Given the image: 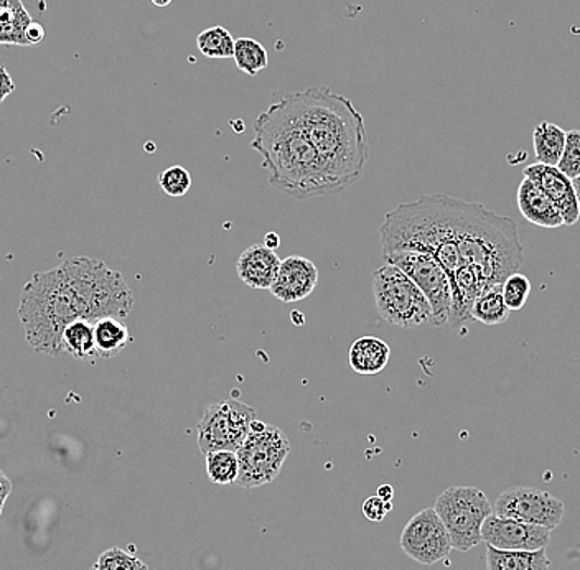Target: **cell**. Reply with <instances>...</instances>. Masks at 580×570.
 Returning a JSON list of instances; mask_svg holds the SVG:
<instances>
[{
  "label": "cell",
  "mask_w": 580,
  "mask_h": 570,
  "mask_svg": "<svg viewBox=\"0 0 580 570\" xmlns=\"http://www.w3.org/2000/svg\"><path fill=\"white\" fill-rule=\"evenodd\" d=\"M132 307L134 294L121 272L92 257H71L25 283L19 318L35 351L60 356L61 333L71 322L125 320Z\"/></svg>",
  "instance_id": "obj_1"
},
{
  "label": "cell",
  "mask_w": 580,
  "mask_h": 570,
  "mask_svg": "<svg viewBox=\"0 0 580 570\" xmlns=\"http://www.w3.org/2000/svg\"><path fill=\"white\" fill-rule=\"evenodd\" d=\"M282 101L335 179L345 189L357 183L365 173L370 147L365 119L353 102L328 88H307Z\"/></svg>",
  "instance_id": "obj_2"
},
{
  "label": "cell",
  "mask_w": 580,
  "mask_h": 570,
  "mask_svg": "<svg viewBox=\"0 0 580 570\" xmlns=\"http://www.w3.org/2000/svg\"><path fill=\"white\" fill-rule=\"evenodd\" d=\"M251 149L263 156V167L270 172L269 183L280 193L307 199L347 190L335 179L282 99L257 116Z\"/></svg>",
  "instance_id": "obj_3"
},
{
  "label": "cell",
  "mask_w": 580,
  "mask_h": 570,
  "mask_svg": "<svg viewBox=\"0 0 580 570\" xmlns=\"http://www.w3.org/2000/svg\"><path fill=\"white\" fill-rule=\"evenodd\" d=\"M457 247L463 264L473 267L486 286L503 283L524 260L513 220L462 199L457 206Z\"/></svg>",
  "instance_id": "obj_4"
},
{
  "label": "cell",
  "mask_w": 580,
  "mask_h": 570,
  "mask_svg": "<svg viewBox=\"0 0 580 570\" xmlns=\"http://www.w3.org/2000/svg\"><path fill=\"white\" fill-rule=\"evenodd\" d=\"M373 295L379 317L399 328L431 324L432 308L421 289L399 267L386 263L373 274Z\"/></svg>",
  "instance_id": "obj_5"
},
{
  "label": "cell",
  "mask_w": 580,
  "mask_h": 570,
  "mask_svg": "<svg viewBox=\"0 0 580 570\" xmlns=\"http://www.w3.org/2000/svg\"><path fill=\"white\" fill-rule=\"evenodd\" d=\"M449 533L452 549L469 553L482 541V526L493 514L488 496L475 486H450L434 507Z\"/></svg>",
  "instance_id": "obj_6"
},
{
  "label": "cell",
  "mask_w": 580,
  "mask_h": 570,
  "mask_svg": "<svg viewBox=\"0 0 580 570\" xmlns=\"http://www.w3.org/2000/svg\"><path fill=\"white\" fill-rule=\"evenodd\" d=\"M289 453L290 442L286 434L276 425L256 419L251 424L246 439L237 450L240 462L237 485L251 489L273 482L282 470Z\"/></svg>",
  "instance_id": "obj_7"
},
{
  "label": "cell",
  "mask_w": 580,
  "mask_h": 570,
  "mask_svg": "<svg viewBox=\"0 0 580 570\" xmlns=\"http://www.w3.org/2000/svg\"><path fill=\"white\" fill-rule=\"evenodd\" d=\"M256 421V411L241 401L213 402L196 425V442L203 456L215 450L237 452Z\"/></svg>",
  "instance_id": "obj_8"
},
{
  "label": "cell",
  "mask_w": 580,
  "mask_h": 570,
  "mask_svg": "<svg viewBox=\"0 0 580 570\" xmlns=\"http://www.w3.org/2000/svg\"><path fill=\"white\" fill-rule=\"evenodd\" d=\"M385 263L399 267L421 289L432 308L431 325L444 327L449 324L452 307V291L446 270L434 257L415 251H395L383 254Z\"/></svg>",
  "instance_id": "obj_9"
},
{
  "label": "cell",
  "mask_w": 580,
  "mask_h": 570,
  "mask_svg": "<svg viewBox=\"0 0 580 570\" xmlns=\"http://www.w3.org/2000/svg\"><path fill=\"white\" fill-rule=\"evenodd\" d=\"M493 514L553 531L564 518V504L543 489L511 486L496 498Z\"/></svg>",
  "instance_id": "obj_10"
},
{
  "label": "cell",
  "mask_w": 580,
  "mask_h": 570,
  "mask_svg": "<svg viewBox=\"0 0 580 570\" xmlns=\"http://www.w3.org/2000/svg\"><path fill=\"white\" fill-rule=\"evenodd\" d=\"M399 544L406 556L422 566L443 562L452 553L449 533L434 508H425L409 520Z\"/></svg>",
  "instance_id": "obj_11"
},
{
  "label": "cell",
  "mask_w": 580,
  "mask_h": 570,
  "mask_svg": "<svg viewBox=\"0 0 580 570\" xmlns=\"http://www.w3.org/2000/svg\"><path fill=\"white\" fill-rule=\"evenodd\" d=\"M482 541L499 550H541L551 543V530L490 514L482 526Z\"/></svg>",
  "instance_id": "obj_12"
},
{
  "label": "cell",
  "mask_w": 580,
  "mask_h": 570,
  "mask_svg": "<svg viewBox=\"0 0 580 570\" xmlns=\"http://www.w3.org/2000/svg\"><path fill=\"white\" fill-rule=\"evenodd\" d=\"M318 283V269L311 259L289 256L280 260L279 269L270 286V294L283 304L304 301Z\"/></svg>",
  "instance_id": "obj_13"
},
{
  "label": "cell",
  "mask_w": 580,
  "mask_h": 570,
  "mask_svg": "<svg viewBox=\"0 0 580 570\" xmlns=\"http://www.w3.org/2000/svg\"><path fill=\"white\" fill-rule=\"evenodd\" d=\"M524 177L536 183L546 193L547 198L554 203L557 211L560 213L564 227H573L579 221L580 209L573 182L567 179L557 167L536 162L524 169Z\"/></svg>",
  "instance_id": "obj_14"
},
{
  "label": "cell",
  "mask_w": 580,
  "mask_h": 570,
  "mask_svg": "<svg viewBox=\"0 0 580 570\" xmlns=\"http://www.w3.org/2000/svg\"><path fill=\"white\" fill-rule=\"evenodd\" d=\"M279 266L280 257L273 250L264 244H253L238 259L237 272L247 288L267 291Z\"/></svg>",
  "instance_id": "obj_15"
},
{
  "label": "cell",
  "mask_w": 580,
  "mask_h": 570,
  "mask_svg": "<svg viewBox=\"0 0 580 570\" xmlns=\"http://www.w3.org/2000/svg\"><path fill=\"white\" fill-rule=\"evenodd\" d=\"M518 209L523 215L528 223L534 227L546 228V230H556L564 227L563 217L557 211L554 203L547 198L546 193L524 177L518 186L517 193Z\"/></svg>",
  "instance_id": "obj_16"
},
{
  "label": "cell",
  "mask_w": 580,
  "mask_h": 570,
  "mask_svg": "<svg viewBox=\"0 0 580 570\" xmlns=\"http://www.w3.org/2000/svg\"><path fill=\"white\" fill-rule=\"evenodd\" d=\"M391 359V348L382 338L361 337L348 351V363L358 375L373 376L382 373Z\"/></svg>",
  "instance_id": "obj_17"
},
{
  "label": "cell",
  "mask_w": 580,
  "mask_h": 570,
  "mask_svg": "<svg viewBox=\"0 0 580 570\" xmlns=\"http://www.w3.org/2000/svg\"><path fill=\"white\" fill-rule=\"evenodd\" d=\"M546 549L499 550L486 546V570H549Z\"/></svg>",
  "instance_id": "obj_18"
},
{
  "label": "cell",
  "mask_w": 580,
  "mask_h": 570,
  "mask_svg": "<svg viewBox=\"0 0 580 570\" xmlns=\"http://www.w3.org/2000/svg\"><path fill=\"white\" fill-rule=\"evenodd\" d=\"M98 360H108L121 353L134 338L122 318L105 317L93 324Z\"/></svg>",
  "instance_id": "obj_19"
},
{
  "label": "cell",
  "mask_w": 580,
  "mask_h": 570,
  "mask_svg": "<svg viewBox=\"0 0 580 570\" xmlns=\"http://www.w3.org/2000/svg\"><path fill=\"white\" fill-rule=\"evenodd\" d=\"M61 351L80 362H96L95 328L93 322L76 320L67 325L61 333Z\"/></svg>",
  "instance_id": "obj_20"
},
{
  "label": "cell",
  "mask_w": 580,
  "mask_h": 570,
  "mask_svg": "<svg viewBox=\"0 0 580 570\" xmlns=\"http://www.w3.org/2000/svg\"><path fill=\"white\" fill-rule=\"evenodd\" d=\"M566 131L553 122L544 121L533 132L534 156L537 163L556 167L563 156Z\"/></svg>",
  "instance_id": "obj_21"
},
{
  "label": "cell",
  "mask_w": 580,
  "mask_h": 570,
  "mask_svg": "<svg viewBox=\"0 0 580 570\" xmlns=\"http://www.w3.org/2000/svg\"><path fill=\"white\" fill-rule=\"evenodd\" d=\"M510 308L506 307L503 301L502 283H493L483 289L482 294L475 299L470 317L472 320L493 327V325L505 324L510 318Z\"/></svg>",
  "instance_id": "obj_22"
},
{
  "label": "cell",
  "mask_w": 580,
  "mask_h": 570,
  "mask_svg": "<svg viewBox=\"0 0 580 570\" xmlns=\"http://www.w3.org/2000/svg\"><path fill=\"white\" fill-rule=\"evenodd\" d=\"M34 19L25 9L24 2L9 5L0 11V45H17L28 47L25 40V31Z\"/></svg>",
  "instance_id": "obj_23"
},
{
  "label": "cell",
  "mask_w": 580,
  "mask_h": 570,
  "mask_svg": "<svg viewBox=\"0 0 580 570\" xmlns=\"http://www.w3.org/2000/svg\"><path fill=\"white\" fill-rule=\"evenodd\" d=\"M234 63L246 75L256 76L269 66V54L263 44L254 38H238L234 41Z\"/></svg>",
  "instance_id": "obj_24"
},
{
  "label": "cell",
  "mask_w": 580,
  "mask_h": 570,
  "mask_svg": "<svg viewBox=\"0 0 580 570\" xmlns=\"http://www.w3.org/2000/svg\"><path fill=\"white\" fill-rule=\"evenodd\" d=\"M206 475L215 485H237L240 475V462L237 452L215 450L206 453Z\"/></svg>",
  "instance_id": "obj_25"
},
{
  "label": "cell",
  "mask_w": 580,
  "mask_h": 570,
  "mask_svg": "<svg viewBox=\"0 0 580 570\" xmlns=\"http://www.w3.org/2000/svg\"><path fill=\"white\" fill-rule=\"evenodd\" d=\"M234 38L221 25L206 28L196 37V47L200 53L212 60H228L234 54Z\"/></svg>",
  "instance_id": "obj_26"
},
{
  "label": "cell",
  "mask_w": 580,
  "mask_h": 570,
  "mask_svg": "<svg viewBox=\"0 0 580 570\" xmlns=\"http://www.w3.org/2000/svg\"><path fill=\"white\" fill-rule=\"evenodd\" d=\"M503 301L510 312H518L527 305L531 294V282L524 274L515 272L502 283Z\"/></svg>",
  "instance_id": "obj_27"
},
{
  "label": "cell",
  "mask_w": 580,
  "mask_h": 570,
  "mask_svg": "<svg viewBox=\"0 0 580 570\" xmlns=\"http://www.w3.org/2000/svg\"><path fill=\"white\" fill-rule=\"evenodd\" d=\"M92 570H149V567L134 554L111 547L98 557Z\"/></svg>",
  "instance_id": "obj_28"
},
{
  "label": "cell",
  "mask_w": 580,
  "mask_h": 570,
  "mask_svg": "<svg viewBox=\"0 0 580 570\" xmlns=\"http://www.w3.org/2000/svg\"><path fill=\"white\" fill-rule=\"evenodd\" d=\"M557 169L567 177L576 180L580 177V132L567 131L566 144H564L563 156H560Z\"/></svg>",
  "instance_id": "obj_29"
},
{
  "label": "cell",
  "mask_w": 580,
  "mask_h": 570,
  "mask_svg": "<svg viewBox=\"0 0 580 570\" xmlns=\"http://www.w3.org/2000/svg\"><path fill=\"white\" fill-rule=\"evenodd\" d=\"M159 185L167 195L179 198V196L186 195L189 190L192 189V175H190L185 167H169V169L160 173Z\"/></svg>",
  "instance_id": "obj_30"
},
{
  "label": "cell",
  "mask_w": 580,
  "mask_h": 570,
  "mask_svg": "<svg viewBox=\"0 0 580 570\" xmlns=\"http://www.w3.org/2000/svg\"><path fill=\"white\" fill-rule=\"evenodd\" d=\"M361 511L365 514L366 520L372 523H382L386 517L392 511L391 501H385L379 496H370L365 504L361 507Z\"/></svg>",
  "instance_id": "obj_31"
},
{
  "label": "cell",
  "mask_w": 580,
  "mask_h": 570,
  "mask_svg": "<svg viewBox=\"0 0 580 570\" xmlns=\"http://www.w3.org/2000/svg\"><path fill=\"white\" fill-rule=\"evenodd\" d=\"M15 92V83L9 71L0 64V105Z\"/></svg>",
  "instance_id": "obj_32"
},
{
  "label": "cell",
  "mask_w": 580,
  "mask_h": 570,
  "mask_svg": "<svg viewBox=\"0 0 580 570\" xmlns=\"http://www.w3.org/2000/svg\"><path fill=\"white\" fill-rule=\"evenodd\" d=\"M44 38L45 28L41 27V24H38V22L32 21L27 31H25V40H27L28 47L40 44V41H44Z\"/></svg>",
  "instance_id": "obj_33"
},
{
  "label": "cell",
  "mask_w": 580,
  "mask_h": 570,
  "mask_svg": "<svg viewBox=\"0 0 580 570\" xmlns=\"http://www.w3.org/2000/svg\"><path fill=\"white\" fill-rule=\"evenodd\" d=\"M12 488H14V486H12L11 480H9L8 475L0 470V514L4 511L5 501H8L9 496H11Z\"/></svg>",
  "instance_id": "obj_34"
},
{
  "label": "cell",
  "mask_w": 580,
  "mask_h": 570,
  "mask_svg": "<svg viewBox=\"0 0 580 570\" xmlns=\"http://www.w3.org/2000/svg\"><path fill=\"white\" fill-rule=\"evenodd\" d=\"M376 496H379L382 500L392 501V496H395V488H392L391 485H388V483H386V485L379 486Z\"/></svg>",
  "instance_id": "obj_35"
},
{
  "label": "cell",
  "mask_w": 580,
  "mask_h": 570,
  "mask_svg": "<svg viewBox=\"0 0 580 570\" xmlns=\"http://www.w3.org/2000/svg\"><path fill=\"white\" fill-rule=\"evenodd\" d=\"M280 244V238L276 233H267L264 238V246L269 247V250H276Z\"/></svg>",
  "instance_id": "obj_36"
},
{
  "label": "cell",
  "mask_w": 580,
  "mask_h": 570,
  "mask_svg": "<svg viewBox=\"0 0 580 570\" xmlns=\"http://www.w3.org/2000/svg\"><path fill=\"white\" fill-rule=\"evenodd\" d=\"M156 8H169L170 4H172V0H150Z\"/></svg>",
  "instance_id": "obj_37"
},
{
  "label": "cell",
  "mask_w": 580,
  "mask_h": 570,
  "mask_svg": "<svg viewBox=\"0 0 580 570\" xmlns=\"http://www.w3.org/2000/svg\"><path fill=\"white\" fill-rule=\"evenodd\" d=\"M17 2H21V0H0V11H4L9 5L17 4Z\"/></svg>",
  "instance_id": "obj_38"
},
{
  "label": "cell",
  "mask_w": 580,
  "mask_h": 570,
  "mask_svg": "<svg viewBox=\"0 0 580 570\" xmlns=\"http://www.w3.org/2000/svg\"><path fill=\"white\" fill-rule=\"evenodd\" d=\"M572 182H573V189H576L577 202H579V209H580V177L579 179L572 180Z\"/></svg>",
  "instance_id": "obj_39"
}]
</instances>
